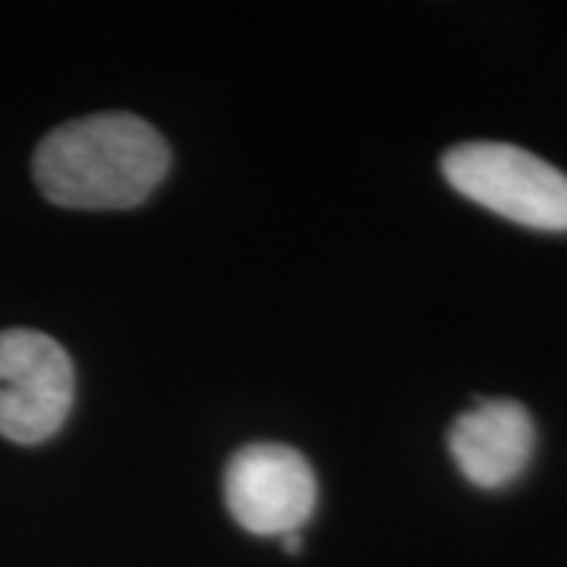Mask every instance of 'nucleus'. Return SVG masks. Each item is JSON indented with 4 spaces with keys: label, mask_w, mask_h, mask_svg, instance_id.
I'll use <instances>...</instances> for the list:
<instances>
[{
    "label": "nucleus",
    "mask_w": 567,
    "mask_h": 567,
    "mask_svg": "<svg viewBox=\"0 0 567 567\" xmlns=\"http://www.w3.org/2000/svg\"><path fill=\"white\" fill-rule=\"evenodd\" d=\"M171 148L136 114H89L51 130L32 174L44 199L82 212L136 208L164 181Z\"/></svg>",
    "instance_id": "nucleus-1"
},
{
    "label": "nucleus",
    "mask_w": 567,
    "mask_h": 567,
    "mask_svg": "<svg viewBox=\"0 0 567 567\" xmlns=\"http://www.w3.org/2000/svg\"><path fill=\"white\" fill-rule=\"evenodd\" d=\"M445 181L492 215L567 234V174L507 142H461L442 158Z\"/></svg>",
    "instance_id": "nucleus-2"
},
{
    "label": "nucleus",
    "mask_w": 567,
    "mask_h": 567,
    "mask_svg": "<svg viewBox=\"0 0 567 567\" xmlns=\"http://www.w3.org/2000/svg\"><path fill=\"white\" fill-rule=\"evenodd\" d=\"M76 394L73 360L54 338L32 328L0 331V435L41 445L61 432Z\"/></svg>",
    "instance_id": "nucleus-3"
},
{
    "label": "nucleus",
    "mask_w": 567,
    "mask_h": 567,
    "mask_svg": "<svg viewBox=\"0 0 567 567\" xmlns=\"http://www.w3.org/2000/svg\"><path fill=\"white\" fill-rule=\"evenodd\" d=\"M316 473L297 447L256 442L240 447L224 470L230 517L252 536L300 533L316 511Z\"/></svg>",
    "instance_id": "nucleus-4"
},
{
    "label": "nucleus",
    "mask_w": 567,
    "mask_h": 567,
    "mask_svg": "<svg viewBox=\"0 0 567 567\" xmlns=\"http://www.w3.org/2000/svg\"><path fill=\"white\" fill-rule=\"evenodd\" d=\"M447 451L466 483L495 492L527 473L536 454V423L527 406L517 401H480L454 420L447 432Z\"/></svg>",
    "instance_id": "nucleus-5"
},
{
    "label": "nucleus",
    "mask_w": 567,
    "mask_h": 567,
    "mask_svg": "<svg viewBox=\"0 0 567 567\" xmlns=\"http://www.w3.org/2000/svg\"><path fill=\"white\" fill-rule=\"evenodd\" d=\"M284 539V548L290 551V555H300V533H287V536H281Z\"/></svg>",
    "instance_id": "nucleus-6"
}]
</instances>
